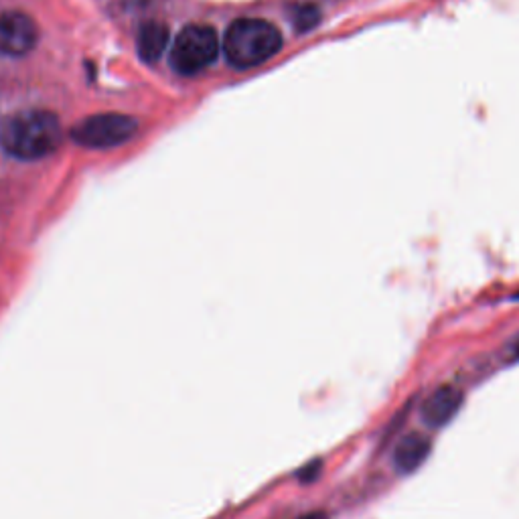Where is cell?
<instances>
[{
    "mask_svg": "<svg viewBox=\"0 0 519 519\" xmlns=\"http://www.w3.org/2000/svg\"><path fill=\"white\" fill-rule=\"evenodd\" d=\"M169 45V27L157 21L144 23L140 33H138V55L142 57V61L146 63H155L161 59V55L165 53Z\"/></svg>",
    "mask_w": 519,
    "mask_h": 519,
    "instance_id": "cell-8",
    "label": "cell"
},
{
    "mask_svg": "<svg viewBox=\"0 0 519 519\" xmlns=\"http://www.w3.org/2000/svg\"><path fill=\"white\" fill-rule=\"evenodd\" d=\"M463 392L455 386H442L434 390L422 404V420L430 428H442L447 426L461 410L463 406Z\"/></svg>",
    "mask_w": 519,
    "mask_h": 519,
    "instance_id": "cell-6",
    "label": "cell"
},
{
    "mask_svg": "<svg viewBox=\"0 0 519 519\" xmlns=\"http://www.w3.org/2000/svg\"><path fill=\"white\" fill-rule=\"evenodd\" d=\"M219 55L217 31L209 25L185 27L171 47V67L179 76H197Z\"/></svg>",
    "mask_w": 519,
    "mask_h": 519,
    "instance_id": "cell-3",
    "label": "cell"
},
{
    "mask_svg": "<svg viewBox=\"0 0 519 519\" xmlns=\"http://www.w3.org/2000/svg\"><path fill=\"white\" fill-rule=\"evenodd\" d=\"M430 451H432V442L424 434L410 432L396 444L394 457H392L394 469L400 475H412L426 463Z\"/></svg>",
    "mask_w": 519,
    "mask_h": 519,
    "instance_id": "cell-7",
    "label": "cell"
},
{
    "mask_svg": "<svg viewBox=\"0 0 519 519\" xmlns=\"http://www.w3.org/2000/svg\"><path fill=\"white\" fill-rule=\"evenodd\" d=\"M299 519H329V515L325 511H309V513L301 515Z\"/></svg>",
    "mask_w": 519,
    "mask_h": 519,
    "instance_id": "cell-10",
    "label": "cell"
},
{
    "mask_svg": "<svg viewBox=\"0 0 519 519\" xmlns=\"http://www.w3.org/2000/svg\"><path fill=\"white\" fill-rule=\"evenodd\" d=\"M59 144L61 122L49 110H23L0 122V148L15 159H45Z\"/></svg>",
    "mask_w": 519,
    "mask_h": 519,
    "instance_id": "cell-1",
    "label": "cell"
},
{
    "mask_svg": "<svg viewBox=\"0 0 519 519\" xmlns=\"http://www.w3.org/2000/svg\"><path fill=\"white\" fill-rule=\"evenodd\" d=\"M138 122L126 114H96L71 128V138L86 148L118 146L134 136Z\"/></svg>",
    "mask_w": 519,
    "mask_h": 519,
    "instance_id": "cell-4",
    "label": "cell"
},
{
    "mask_svg": "<svg viewBox=\"0 0 519 519\" xmlns=\"http://www.w3.org/2000/svg\"><path fill=\"white\" fill-rule=\"evenodd\" d=\"M319 21V13L315 7H296L294 15H292V23H294V29L296 31H307V29H313Z\"/></svg>",
    "mask_w": 519,
    "mask_h": 519,
    "instance_id": "cell-9",
    "label": "cell"
},
{
    "mask_svg": "<svg viewBox=\"0 0 519 519\" xmlns=\"http://www.w3.org/2000/svg\"><path fill=\"white\" fill-rule=\"evenodd\" d=\"M37 41L39 29L29 15L21 11L0 15V55L23 57L35 49Z\"/></svg>",
    "mask_w": 519,
    "mask_h": 519,
    "instance_id": "cell-5",
    "label": "cell"
},
{
    "mask_svg": "<svg viewBox=\"0 0 519 519\" xmlns=\"http://www.w3.org/2000/svg\"><path fill=\"white\" fill-rule=\"evenodd\" d=\"M224 55L240 69L266 63L282 49V33L264 19H238L224 35Z\"/></svg>",
    "mask_w": 519,
    "mask_h": 519,
    "instance_id": "cell-2",
    "label": "cell"
}]
</instances>
